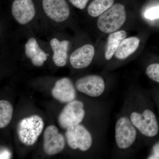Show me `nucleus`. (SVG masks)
<instances>
[{"instance_id":"17","label":"nucleus","mask_w":159,"mask_h":159,"mask_svg":"<svg viewBox=\"0 0 159 159\" xmlns=\"http://www.w3.org/2000/svg\"><path fill=\"white\" fill-rule=\"evenodd\" d=\"M115 0H93L88 7V13L92 17H99L112 6Z\"/></svg>"},{"instance_id":"18","label":"nucleus","mask_w":159,"mask_h":159,"mask_svg":"<svg viewBox=\"0 0 159 159\" xmlns=\"http://www.w3.org/2000/svg\"><path fill=\"white\" fill-rule=\"evenodd\" d=\"M13 107L7 100L0 101V128L6 127L12 119Z\"/></svg>"},{"instance_id":"20","label":"nucleus","mask_w":159,"mask_h":159,"mask_svg":"<svg viewBox=\"0 0 159 159\" xmlns=\"http://www.w3.org/2000/svg\"><path fill=\"white\" fill-rule=\"evenodd\" d=\"M144 16L148 20L159 18V6L152 7L147 9L144 13Z\"/></svg>"},{"instance_id":"24","label":"nucleus","mask_w":159,"mask_h":159,"mask_svg":"<svg viewBox=\"0 0 159 159\" xmlns=\"http://www.w3.org/2000/svg\"><path fill=\"white\" fill-rule=\"evenodd\" d=\"M158 104H159V102H158Z\"/></svg>"},{"instance_id":"1","label":"nucleus","mask_w":159,"mask_h":159,"mask_svg":"<svg viewBox=\"0 0 159 159\" xmlns=\"http://www.w3.org/2000/svg\"><path fill=\"white\" fill-rule=\"evenodd\" d=\"M131 122L143 136L153 139L159 134V124L156 114L150 108L141 111H133L129 117Z\"/></svg>"},{"instance_id":"13","label":"nucleus","mask_w":159,"mask_h":159,"mask_svg":"<svg viewBox=\"0 0 159 159\" xmlns=\"http://www.w3.org/2000/svg\"><path fill=\"white\" fill-rule=\"evenodd\" d=\"M50 44L53 51L52 59L54 64L58 67L64 66L68 58L70 41L67 40L60 41L54 38L51 40Z\"/></svg>"},{"instance_id":"9","label":"nucleus","mask_w":159,"mask_h":159,"mask_svg":"<svg viewBox=\"0 0 159 159\" xmlns=\"http://www.w3.org/2000/svg\"><path fill=\"white\" fill-rule=\"evenodd\" d=\"M13 18L20 25H26L34 19L35 6L33 0H13L11 5Z\"/></svg>"},{"instance_id":"8","label":"nucleus","mask_w":159,"mask_h":159,"mask_svg":"<svg viewBox=\"0 0 159 159\" xmlns=\"http://www.w3.org/2000/svg\"><path fill=\"white\" fill-rule=\"evenodd\" d=\"M75 86L79 92L93 97L101 96L105 89L104 80L97 75H88L79 78L76 81Z\"/></svg>"},{"instance_id":"3","label":"nucleus","mask_w":159,"mask_h":159,"mask_svg":"<svg viewBox=\"0 0 159 159\" xmlns=\"http://www.w3.org/2000/svg\"><path fill=\"white\" fill-rule=\"evenodd\" d=\"M44 125L43 119L37 115L21 119L18 124L17 129L20 141L28 146L34 145L42 132Z\"/></svg>"},{"instance_id":"22","label":"nucleus","mask_w":159,"mask_h":159,"mask_svg":"<svg viewBox=\"0 0 159 159\" xmlns=\"http://www.w3.org/2000/svg\"><path fill=\"white\" fill-rule=\"evenodd\" d=\"M72 6L77 9L82 10L85 9L89 0H68Z\"/></svg>"},{"instance_id":"12","label":"nucleus","mask_w":159,"mask_h":159,"mask_svg":"<svg viewBox=\"0 0 159 159\" xmlns=\"http://www.w3.org/2000/svg\"><path fill=\"white\" fill-rule=\"evenodd\" d=\"M95 53V48L90 44L80 47L75 50L70 56L71 66L76 69L87 67L93 61Z\"/></svg>"},{"instance_id":"15","label":"nucleus","mask_w":159,"mask_h":159,"mask_svg":"<svg viewBox=\"0 0 159 159\" xmlns=\"http://www.w3.org/2000/svg\"><path fill=\"white\" fill-rule=\"evenodd\" d=\"M140 40L137 37L124 39L117 49L115 57L117 59L124 60L134 53L139 48Z\"/></svg>"},{"instance_id":"5","label":"nucleus","mask_w":159,"mask_h":159,"mask_svg":"<svg viewBox=\"0 0 159 159\" xmlns=\"http://www.w3.org/2000/svg\"><path fill=\"white\" fill-rule=\"evenodd\" d=\"M83 102L74 100L68 102L58 116L60 126L63 129L79 124L85 116Z\"/></svg>"},{"instance_id":"16","label":"nucleus","mask_w":159,"mask_h":159,"mask_svg":"<svg viewBox=\"0 0 159 159\" xmlns=\"http://www.w3.org/2000/svg\"><path fill=\"white\" fill-rule=\"evenodd\" d=\"M127 36V32L123 30L110 33L107 38L104 53L105 59L110 60L115 54L122 40Z\"/></svg>"},{"instance_id":"21","label":"nucleus","mask_w":159,"mask_h":159,"mask_svg":"<svg viewBox=\"0 0 159 159\" xmlns=\"http://www.w3.org/2000/svg\"><path fill=\"white\" fill-rule=\"evenodd\" d=\"M147 159H159V140L156 141L152 145Z\"/></svg>"},{"instance_id":"14","label":"nucleus","mask_w":159,"mask_h":159,"mask_svg":"<svg viewBox=\"0 0 159 159\" xmlns=\"http://www.w3.org/2000/svg\"><path fill=\"white\" fill-rule=\"evenodd\" d=\"M25 51L26 57L35 66H42L48 59V54L41 48L34 38L28 40L25 45Z\"/></svg>"},{"instance_id":"7","label":"nucleus","mask_w":159,"mask_h":159,"mask_svg":"<svg viewBox=\"0 0 159 159\" xmlns=\"http://www.w3.org/2000/svg\"><path fill=\"white\" fill-rule=\"evenodd\" d=\"M42 6L46 16L55 22H63L70 17V9L66 0H42Z\"/></svg>"},{"instance_id":"2","label":"nucleus","mask_w":159,"mask_h":159,"mask_svg":"<svg viewBox=\"0 0 159 159\" xmlns=\"http://www.w3.org/2000/svg\"><path fill=\"white\" fill-rule=\"evenodd\" d=\"M126 18L125 6L116 3L99 16L97 21V27L103 33H112L123 25Z\"/></svg>"},{"instance_id":"4","label":"nucleus","mask_w":159,"mask_h":159,"mask_svg":"<svg viewBox=\"0 0 159 159\" xmlns=\"http://www.w3.org/2000/svg\"><path fill=\"white\" fill-rule=\"evenodd\" d=\"M137 130L129 118L120 117L115 126V139L118 148L124 150L133 145L137 139Z\"/></svg>"},{"instance_id":"6","label":"nucleus","mask_w":159,"mask_h":159,"mask_svg":"<svg viewBox=\"0 0 159 159\" xmlns=\"http://www.w3.org/2000/svg\"><path fill=\"white\" fill-rule=\"evenodd\" d=\"M65 135L68 145L73 149L78 148L81 151H86L90 148L93 144L90 133L80 124L66 129Z\"/></svg>"},{"instance_id":"10","label":"nucleus","mask_w":159,"mask_h":159,"mask_svg":"<svg viewBox=\"0 0 159 159\" xmlns=\"http://www.w3.org/2000/svg\"><path fill=\"white\" fill-rule=\"evenodd\" d=\"M43 149L48 155H54L61 152L65 146L64 137L54 125L46 128L43 134Z\"/></svg>"},{"instance_id":"11","label":"nucleus","mask_w":159,"mask_h":159,"mask_svg":"<svg viewBox=\"0 0 159 159\" xmlns=\"http://www.w3.org/2000/svg\"><path fill=\"white\" fill-rule=\"evenodd\" d=\"M76 94L73 82L67 77L57 80L51 91V94L54 99L63 103L74 101L76 98Z\"/></svg>"},{"instance_id":"19","label":"nucleus","mask_w":159,"mask_h":159,"mask_svg":"<svg viewBox=\"0 0 159 159\" xmlns=\"http://www.w3.org/2000/svg\"><path fill=\"white\" fill-rule=\"evenodd\" d=\"M145 74L151 80L159 84V63H153L148 66Z\"/></svg>"},{"instance_id":"23","label":"nucleus","mask_w":159,"mask_h":159,"mask_svg":"<svg viewBox=\"0 0 159 159\" xmlns=\"http://www.w3.org/2000/svg\"><path fill=\"white\" fill-rule=\"evenodd\" d=\"M9 155H10L9 151H5L2 153L1 152V159H8L9 158Z\"/></svg>"}]
</instances>
